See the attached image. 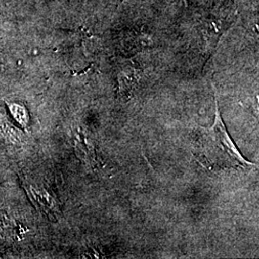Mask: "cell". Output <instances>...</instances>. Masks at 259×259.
<instances>
[{"label":"cell","mask_w":259,"mask_h":259,"mask_svg":"<svg viewBox=\"0 0 259 259\" xmlns=\"http://www.w3.org/2000/svg\"><path fill=\"white\" fill-rule=\"evenodd\" d=\"M10 109H11V112L13 113L14 117L19 121L20 124H26L27 123V115H26L24 109L22 107H20L17 104H13V105H10Z\"/></svg>","instance_id":"5b68a950"},{"label":"cell","mask_w":259,"mask_h":259,"mask_svg":"<svg viewBox=\"0 0 259 259\" xmlns=\"http://www.w3.org/2000/svg\"><path fill=\"white\" fill-rule=\"evenodd\" d=\"M24 188L32 203L35 204V206L40 212L47 215L51 221L54 222H57L61 218L62 213L59 204L55 198L49 194L46 189L26 183H24Z\"/></svg>","instance_id":"7a4b0ae2"},{"label":"cell","mask_w":259,"mask_h":259,"mask_svg":"<svg viewBox=\"0 0 259 259\" xmlns=\"http://www.w3.org/2000/svg\"><path fill=\"white\" fill-rule=\"evenodd\" d=\"M196 157L210 170L247 168L253 164L241 155L224 125L216 99L215 120L209 129H202L196 143Z\"/></svg>","instance_id":"6da1fadb"},{"label":"cell","mask_w":259,"mask_h":259,"mask_svg":"<svg viewBox=\"0 0 259 259\" xmlns=\"http://www.w3.org/2000/svg\"><path fill=\"white\" fill-rule=\"evenodd\" d=\"M76 151L78 157L88 164L92 166H95L96 164H98V159L93 145L89 142L88 139L80 134L76 139Z\"/></svg>","instance_id":"3957f363"},{"label":"cell","mask_w":259,"mask_h":259,"mask_svg":"<svg viewBox=\"0 0 259 259\" xmlns=\"http://www.w3.org/2000/svg\"><path fill=\"white\" fill-rule=\"evenodd\" d=\"M119 83V92L122 95H128L135 89L138 83V76L136 74V70L134 67L130 66L121 71L118 76Z\"/></svg>","instance_id":"277c9868"}]
</instances>
